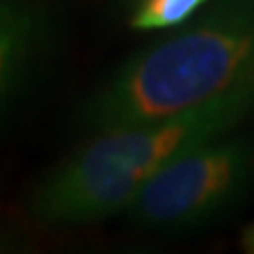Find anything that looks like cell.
Returning a JSON list of instances; mask_svg holds the SVG:
<instances>
[{"label": "cell", "instance_id": "3957f363", "mask_svg": "<svg viewBox=\"0 0 254 254\" xmlns=\"http://www.w3.org/2000/svg\"><path fill=\"white\" fill-rule=\"evenodd\" d=\"M252 178L254 144L227 133L170 159L142 185L127 212L148 229H193L231 208Z\"/></svg>", "mask_w": 254, "mask_h": 254}, {"label": "cell", "instance_id": "277c9868", "mask_svg": "<svg viewBox=\"0 0 254 254\" xmlns=\"http://www.w3.org/2000/svg\"><path fill=\"white\" fill-rule=\"evenodd\" d=\"M58 43L47 0H0V121L23 98Z\"/></svg>", "mask_w": 254, "mask_h": 254}, {"label": "cell", "instance_id": "8992f818", "mask_svg": "<svg viewBox=\"0 0 254 254\" xmlns=\"http://www.w3.org/2000/svg\"><path fill=\"white\" fill-rule=\"evenodd\" d=\"M23 246H26V237L21 235L19 229L9 222H0V252L23 250Z\"/></svg>", "mask_w": 254, "mask_h": 254}, {"label": "cell", "instance_id": "7a4b0ae2", "mask_svg": "<svg viewBox=\"0 0 254 254\" xmlns=\"http://www.w3.org/2000/svg\"><path fill=\"white\" fill-rule=\"evenodd\" d=\"M252 113L254 93H244L163 121L98 131L32 187L30 218L47 227H76L115 216L170 159L227 136Z\"/></svg>", "mask_w": 254, "mask_h": 254}, {"label": "cell", "instance_id": "6da1fadb", "mask_svg": "<svg viewBox=\"0 0 254 254\" xmlns=\"http://www.w3.org/2000/svg\"><path fill=\"white\" fill-rule=\"evenodd\" d=\"M254 93V0H218L129 58L83 106L93 133Z\"/></svg>", "mask_w": 254, "mask_h": 254}, {"label": "cell", "instance_id": "5b68a950", "mask_svg": "<svg viewBox=\"0 0 254 254\" xmlns=\"http://www.w3.org/2000/svg\"><path fill=\"white\" fill-rule=\"evenodd\" d=\"M208 0H140L131 15L133 30H163L185 26Z\"/></svg>", "mask_w": 254, "mask_h": 254}, {"label": "cell", "instance_id": "52a82bcc", "mask_svg": "<svg viewBox=\"0 0 254 254\" xmlns=\"http://www.w3.org/2000/svg\"><path fill=\"white\" fill-rule=\"evenodd\" d=\"M242 246H244L246 252H254V222L246 229V233L242 237Z\"/></svg>", "mask_w": 254, "mask_h": 254}]
</instances>
